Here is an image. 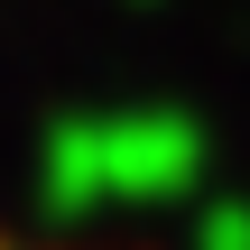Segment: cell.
<instances>
[{
	"label": "cell",
	"mask_w": 250,
	"mask_h": 250,
	"mask_svg": "<svg viewBox=\"0 0 250 250\" xmlns=\"http://www.w3.org/2000/svg\"><path fill=\"white\" fill-rule=\"evenodd\" d=\"M0 250H111V241H56V232H0Z\"/></svg>",
	"instance_id": "obj_1"
}]
</instances>
